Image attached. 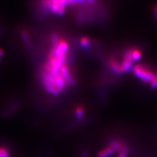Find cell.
<instances>
[{"label":"cell","instance_id":"1","mask_svg":"<svg viewBox=\"0 0 157 157\" xmlns=\"http://www.w3.org/2000/svg\"><path fill=\"white\" fill-rule=\"evenodd\" d=\"M51 45L43 68L41 80L47 92L58 94L73 83V76L67 63V42L59 36L54 35Z\"/></svg>","mask_w":157,"mask_h":157},{"label":"cell","instance_id":"10","mask_svg":"<svg viewBox=\"0 0 157 157\" xmlns=\"http://www.w3.org/2000/svg\"><path fill=\"white\" fill-rule=\"evenodd\" d=\"M90 44V40L88 37H82L80 40V45L82 47H87Z\"/></svg>","mask_w":157,"mask_h":157},{"label":"cell","instance_id":"6","mask_svg":"<svg viewBox=\"0 0 157 157\" xmlns=\"http://www.w3.org/2000/svg\"><path fill=\"white\" fill-rule=\"evenodd\" d=\"M0 157H13L11 149L8 145H0Z\"/></svg>","mask_w":157,"mask_h":157},{"label":"cell","instance_id":"9","mask_svg":"<svg viewBox=\"0 0 157 157\" xmlns=\"http://www.w3.org/2000/svg\"><path fill=\"white\" fill-rule=\"evenodd\" d=\"M84 114V109L82 106H78L75 109V117L78 119H81Z\"/></svg>","mask_w":157,"mask_h":157},{"label":"cell","instance_id":"12","mask_svg":"<svg viewBox=\"0 0 157 157\" xmlns=\"http://www.w3.org/2000/svg\"><path fill=\"white\" fill-rule=\"evenodd\" d=\"M132 56L133 60H139L141 56V54L139 51L137 50H134L132 51Z\"/></svg>","mask_w":157,"mask_h":157},{"label":"cell","instance_id":"13","mask_svg":"<svg viewBox=\"0 0 157 157\" xmlns=\"http://www.w3.org/2000/svg\"><path fill=\"white\" fill-rule=\"evenodd\" d=\"M151 86L152 89H156L157 87V74L151 81Z\"/></svg>","mask_w":157,"mask_h":157},{"label":"cell","instance_id":"7","mask_svg":"<svg viewBox=\"0 0 157 157\" xmlns=\"http://www.w3.org/2000/svg\"><path fill=\"white\" fill-rule=\"evenodd\" d=\"M115 150L111 147H107L106 148H105L104 149L100 151L97 154V157H108L112 154H114Z\"/></svg>","mask_w":157,"mask_h":157},{"label":"cell","instance_id":"8","mask_svg":"<svg viewBox=\"0 0 157 157\" xmlns=\"http://www.w3.org/2000/svg\"><path fill=\"white\" fill-rule=\"evenodd\" d=\"M110 66H111V68L112 70H114L115 72L116 73H120L121 72L122 70V67L119 64V63H118L117 61H111L110 62Z\"/></svg>","mask_w":157,"mask_h":157},{"label":"cell","instance_id":"5","mask_svg":"<svg viewBox=\"0 0 157 157\" xmlns=\"http://www.w3.org/2000/svg\"><path fill=\"white\" fill-rule=\"evenodd\" d=\"M108 146L112 147L115 150V152L119 154L122 150L125 145L119 140H111L108 143Z\"/></svg>","mask_w":157,"mask_h":157},{"label":"cell","instance_id":"14","mask_svg":"<svg viewBox=\"0 0 157 157\" xmlns=\"http://www.w3.org/2000/svg\"><path fill=\"white\" fill-rule=\"evenodd\" d=\"M2 55H3V51H2V50H1V49L0 48V58H1V56Z\"/></svg>","mask_w":157,"mask_h":157},{"label":"cell","instance_id":"3","mask_svg":"<svg viewBox=\"0 0 157 157\" xmlns=\"http://www.w3.org/2000/svg\"><path fill=\"white\" fill-rule=\"evenodd\" d=\"M134 73L144 82L151 81L155 76L151 70L141 65H137L134 67Z\"/></svg>","mask_w":157,"mask_h":157},{"label":"cell","instance_id":"4","mask_svg":"<svg viewBox=\"0 0 157 157\" xmlns=\"http://www.w3.org/2000/svg\"><path fill=\"white\" fill-rule=\"evenodd\" d=\"M132 51L133 50H129L125 53L124 59L121 65L122 71H127L129 70L132 65L133 62Z\"/></svg>","mask_w":157,"mask_h":157},{"label":"cell","instance_id":"11","mask_svg":"<svg viewBox=\"0 0 157 157\" xmlns=\"http://www.w3.org/2000/svg\"><path fill=\"white\" fill-rule=\"evenodd\" d=\"M129 148L128 146L125 145L124 147L123 148L122 150L121 151V152L119 154V156L118 157H126L128 153H129Z\"/></svg>","mask_w":157,"mask_h":157},{"label":"cell","instance_id":"2","mask_svg":"<svg viewBox=\"0 0 157 157\" xmlns=\"http://www.w3.org/2000/svg\"><path fill=\"white\" fill-rule=\"evenodd\" d=\"M67 1H50L44 2V6L45 9L55 14H62L64 12Z\"/></svg>","mask_w":157,"mask_h":157}]
</instances>
